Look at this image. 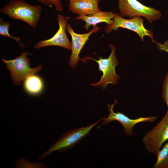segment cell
<instances>
[{"instance_id": "cell-14", "label": "cell", "mask_w": 168, "mask_h": 168, "mask_svg": "<svg viewBox=\"0 0 168 168\" xmlns=\"http://www.w3.org/2000/svg\"><path fill=\"white\" fill-rule=\"evenodd\" d=\"M157 160L154 165V168H168V142L157 154Z\"/></svg>"}, {"instance_id": "cell-12", "label": "cell", "mask_w": 168, "mask_h": 168, "mask_svg": "<svg viewBox=\"0 0 168 168\" xmlns=\"http://www.w3.org/2000/svg\"><path fill=\"white\" fill-rule=\"evenodd\" d=\"M115 14L112 12L99 11L92 14L79 16L76 17L77 20H82L85 22L84 26L86 30H88L91 25L93 26L101 22H105L108 25L112 24L114 22L113 19Z\"/></svg>"}, {"instance_id": "cell-18", "label": "cell", "mask_w": 168, "mask_h": 168, "mask_svg": "<svg viewBox=\"0 0 168 168\" xmlns=\"http://www.w3.org/2000/svg\"><path fill=\"white\" fill-rule=\"evenodd\" d=\"M152 41L155 42L157 47L158 49L160 51L163 50L168 53V40H166L163 44L152 40Z\"/></svg>"}, {"instance_id": "cell-4", "label": "cell", "mask_w": 168, "mask_h": 168, "mask_svg": "<svg viewBox=\"0 0 168 168\" xmlns=\"http://www.w3.org/2000/svg\"><path fill=\"white\" fill-rule=\"evenodd\" d=\"M31 55L27 52L23 51L20 55L11 60H6L2 58V61L7 66V68L10 72L12 80L15 85H20L21 81L34 75L42 69L40 64L36 68H30V59L27 56Z\"/></svg>"}, {"instance_id": "cell-1", "label": "cell", "mask_w": 168, "mask_h": 168, "mask_svg": "<svg viewBox=\"0 0 168 168\" xmlns=\"http://www.w3.org/2000/svg\"><path fill=\"white\" fill-rule=\"evenodd\" d=\"M42 10L39 5L30 4L23 0H11L0 12L14 20H20L31 27H36Z\"/></svg>"}, {"instance_id": "cell-17", "label": "cell", "mask_w": 168, "mask_h": 168, "mask_svg": "<svg viewBox=\"0 0 168 168\" xmlns=\"http://www.w3.org/2000/svg\"><path fill=\"white\" fill-rule=\"evenodd\" d=\"M162 86V97L164 101L167 104L168 111V71L164 78Z\"/></svg>"}, {"instance_id": "cell-9", "label": "cell", "mask_w": 168, "mask_h": 168, "mask_svg": "<svg viewBox=\"0 0 168 168\" xmlns=\"http://www.w3.org/2000/svg\"><path fill=\"white\" fill-rule=\"evenodd\" d=\"M100 29V27L95 25L88 33L79 34L75 32L70 24L67 23L66 30L72 38V52L68 63L70 67L74 68L77 66L78 62L80 60L79 55L84 45L89 39L90 36L93 33L97 32Z\"/></svg>"}, {"instance_id": "cell-5", "label": "cell", "mask_w": 168, "mask_h": 168, "mask_svg": "<svg viewBox=\"0 0 168 168\" xmlns=\"http://www.w3.org/2000/svg\"><path fill=\"white\" fill-rule=\"evenodd\" d=\"M168 140V111L161 120L142 138L145 149L156 155L162 144Z\"/></svg>"}, {"instance_id": "cell-11", "label": "cell", "mask_w": 168, "mask_h": 168, "mask_svg": "<svg viewBox=\"0 0 168 168\" xmlns=\"http://www.w3.org/2000/svg\"><path fill=\"white\" fill-rule=\"evenodd\" d=\"M97 0H81L70 2L69 8L79 16L89 15L100 11Z\"/></svg>"}, {"instance_id": "cell-6", "label": "cell", "mask_w": 168, "mask_h": 168, "mask_svg": "<svg viewBox=\"0 0 168 168\" xmlns=\"http://www.w3.org/2000/svg\"><path fill=\"white\" fill-rule=\"evenodd\" d=\"M119 16L122 17L136 16L144 17L150 23L159 19L162 15L160 11L143 5L137 0H117Z\"/></svg>"}, {"instance_id": "cell-13", "label": "cell", "mask_w": 168, "mask_h": 168, "mask_svg": "<svg viewBox=\"0 0 168 168\" xmlns=\"http://www.w3.org/2000/svg\"><path fill=\"white\" fill-rule=\"evenodd\" d=\"M26 91L31 94H35L40 92L43 87V83L40 78L35 75L26 78L24 83Z\"/></svg>"}, {"instance_id": "cell-2", "label": "cell", "mask_w": 168, "mask_h": 168, "mask_svg": "<svg viewBox=\"0 0 168 168\" xmlns=\"http://www.w3.org/2000/svg\"><path fill=\"white\" fill-rule=\"evenodd\" d=\"M111 53L108 58H102L98 56L99 59L96 60L90 57H86L80 60L84 63L87 59H91L95 61L98 65L99 71H101L103 75L99 81L96 83H91L93 87L99 86L103 90H105L109 84L113 85L118 83L120 79L119 76L115 72V67L119 63V60L115 54L116 48L113 44H110Z\"/></svg>"}, {"instance_id": "cell-3", "label": "cell", "mask_w": 168, "mask_h": 168, "mask_svg": "<svg viewBox=\"0 0 168 168\" xmlns=\"http://www.w3.org/2000/svg\"><path fill=\"white\" fill-rule=\"evenodd\" d=\"M103 119V117L86 127H79L66 132L61 135L55 143L52 145L47 151L39 156V159L40 160H43L55 150L63 152L72 148L87 136L93 128Z\"/></svg>"}, {"instance_id": "cell-7", "label": "cell", "mask_w": 168, "mask_h": 168, "mask_svg": "<svg viewBox=\"0 0 168 168\" xmlns=\"http://www.w3.org/2000/svg\"><path fill=\"white\" fill-rule=\"evenodd\" d=\"M114 22L111 25H106L105 29V33H109L112 30L116 31L119 27L125 28L137 33L141 40H144L145 36L149 37L152 40L154 38L152 31L147 29L143 25V19L140 16H136L130 19H125L115 13L113 19Z\"/></svg>"}, {"instance_id": "cell-15", "label": "cell", "mask_w": 168, "mask_h": 168, "mask_svg": "<svg viewBox=\"0 0 168 168\" xmlns=\"http://www.w3.org/2000/svg\"><path fill=\"white\" fill-rule=\"evenodd\" d=\"M10 23L7 21L4 20L2 17L0 19V35L4 37H9L15 40L23 48V44L21 43L20 38L18 37H13L9 33Z\"/></svg>"}, {"instance_id": "cell-19", "label": "cell", "mask_w": 168, "mask_h": 168, "mask_svg": "<svg viewBox=\"0 0 168 168\" xmlns=\"http://www.w3.org/2000/svg\"><path fill=\"white\" fill-rule=\"evenodd\" d=\"M70 2H74V1H79L81 0H68Z\"/></svg>"}, {"instance_id": "cell-16", "label": "cell", "mask_w": 168, "mask_h": 168, "mask_svg": "<svg viewBox=\"0 0 168 168\" xmlns=\"http://www.w3.org/2000/svg\"><path fill=\"white\" fill-rule=\"evenodd\" d=\"M44 4L47 6L51 7L53 5L55 9L58 12H61L63 9V6L61 0H35Z\"/></svg>"}, {"instance_id": "cell-8", "label": "cell", "mask_w": 168, "mask_h": 168, "mask_svg": "<svg viewBox=\"0 0 168 168\" xmlns=\"http://www.w3.org/2000/svg\"><path fill=\"white\" fill-rule=\"evenodd\" d=\"M117 102V100H115L113 104L107 105L109 114L106 118L103 117V121L100 126L107 124L113 121H117L123 125L126 134L131 136L133 133V127L136 124L143 122H152L157 120L156 117L152 116L145 117H141L134 119H131L120 112H114L113 110L114 106Z\"/></svg>"}, {"instance_id": "cell-20", "label": "cell", "mask_w": 168, "mask_h": 168, "mask_svg": "<svg viewBox=\"0 0 168 168\" xmlns=\"http://www.w3.org/2000/svg\"><path fill=\"white\" fill-rule=\"evenodd\" d=\"M97 0V1H100V0Z\"/></svg>"}, {"instance_id": "cell-10", "label": "cell", "mask_w": 168, "mask_h": 168, "mask_svg": "<svg viewBox=\"0 0 168 168\" xmlns=\"http://www.w3.org/2000/svg\"><path fill=\"white\" fill-rule=\"evenodd\" d=\"M69 17L62 15H59L57 20L59 28L55 35L51 38L44 40L40 41L35 43L34 48L38 49L50 46H57L63 47L70 50L71 43L70 41L66 32L67 21Z\"/></svg>"}]
</instances>
